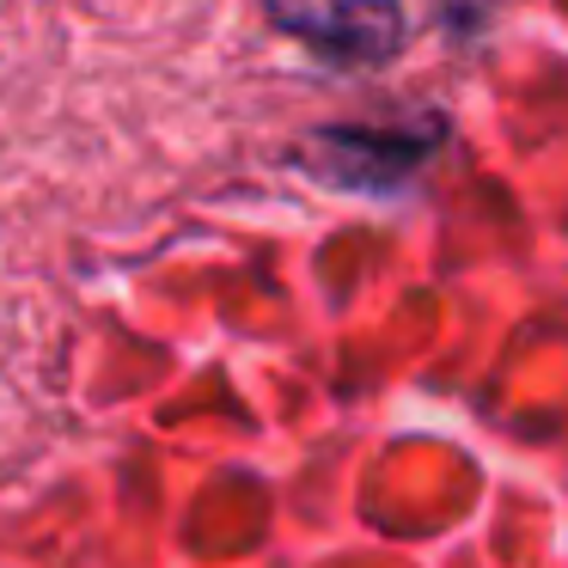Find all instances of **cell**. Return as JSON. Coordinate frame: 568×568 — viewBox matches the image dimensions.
Wrapping results in <instances>:
<instances>
[{
  "label": "cell",
  "instance_id": "cell-1",
  "mask_svg": "<svg viewBox=\"0 0 568 568\" xmlns=\"http://www.w3.org/2000/svg\"><path fill=\"white\" fill-rule=\"evenodd\" d=\"M446 129L434 116H392V123H336L306 135V160L318 178L348 190H392L428 165Z\"/></svg>",
  "mask_w": 568,
  "mask_h": 568
},
{
  "label": "cell",
  "instance_id": "cell-2",
  "mask_svg": "<svg viewBox=\"0 0 568 568\" xmlns=\"http://www.w3.org/2000/svg\"><path fill=\"white\" fill-rule=\"evenodd\" d=\"M270 13L287 38L343 68H379L409 38L404 0H270Z\"/></svg>",
  "mask_w": 568,
  "mask_h": 568
}]
</instances>
